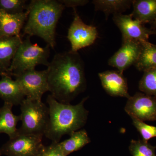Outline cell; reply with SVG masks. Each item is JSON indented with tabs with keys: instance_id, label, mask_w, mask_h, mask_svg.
<instances>
[{
	"instance_id": "52a82bcc",
	"label": "cell",
	"mask_w": 156,
	"mask_h": 156,
	"mask_svg": "<svg viewBox=\"0 0 156 156\" xmlns=\"http://www.w3.org/2000/svg\"><path fill=\"white\" fill-rule=\"evenodd\" d=\"M26 98L42 101L43 95L49 91L48 70L31 69L14 76Z\"/></svg>"
},
{
	"instance_id": "8fae6325",
	"label": "cell",
	"mask_w": 156,
	"mask_h": 156,
	"mask_svg": "<svg viewBox=\"0 0 156 156\" xmlns=\"http://www.w3.org/2000/svg\"><path fill=\"white\" fill-rule=\"evenodd\" d=\"M141 49V43L136 41H122L121 48L108 59V64L121 73L136 63Z\"/></svg>"
},
{
	"instance_id": "603a6c76",
	"label": "cell",
	"mask_w": 156,
	"mask_h": 156,
	"mask_svg": "<svg viewBox=\"0 0 156 156\" xmlns=\"http://www.w3.org/2000/svg\"><path fill=\"white\" fill-rule=\"evenodd\" d=\"M25 0H0V10L8 14H20L27 9Z\"/></svg>"
},
{
	"instance_id": "5bb4252c",
	"label": "cell",
	"mask_w": 156,
	"mask_h": 156,
	"mask_svg": "<svg viewBox=\"0 0 156 156\" xmlns=\"http://www.w3.org/2000/svg\"><path fill=\"white\" fill-rule=\"evenodd\" d=\"M22 41L21 37H0V75H9L12 60Z\"/></svg>"
},
{
	"instance_id": "d6986e66",
	"label": "cell",
	"mask_w": 156,
	"mask_h": 156,
	"mask_svg": "<svg viewBox=\"0 0 156 156\" xmlns=\"http://www.w3.org/2000/svg\"><path fill=\"white\" fill-rule=\"evenodd\" d=\"M133 0H94L92 3L96 11H101L105 14L107 20L111 14H122L130 9Z\"/></svg>"
},
{
	"instance_id": "8992f818",
	"label": "cell",
	"mask_w": 156,
	"mask_h": 156,
	"mask_svg": "<svg viewBox=\"0 0 156 156\" xmlns=\"http://www.w3.org/2000/svg\"><path fill=\"white\" fill-rule=\"evenodd\" d=\"M41 136L17 134L0 148V155L37 156L45 146Z\"/></svg>"
},
{
	"instance_id": "ac0fdd59",
	"label": "cell",
	"mask_w": 156,
	"mask_h": 156,
	"mask_svg": "<svg viewBox=\"0 0 156 156\" xmlns=\"http://www.w3.org/2000/svg\"><path fill=\"white\" fill-rule=\"evenodd\" d=\"M69 136V139L59 142V146L65 156L80 150L91 142V140L85 129L74 131L71 133Z\"/></svg>"
},
{
	"instance_id": "4fadbf2b",
	"label": "cell",
	"mask_w": 156,
	"mask_h": 156,
	"mask_svg": "<svg viewBox=\"0 0 156 156\" xmlns=\"http://www.w3.org/2000/svg\"><path fill=\"white\" fill-rule=\"evenodd\" d=\"M27 10L20 14H11L0 10V37H21L20 31L27 20Z\"/></svg>"
},
{
	"instance_id": "6da1fadb",
	"label": "cell",
	"mask_w": 156,
	"mask_h": 156,
	"mask_svg": "<svg viewBox=\"0 0 156 156\" xmlns=\"http://www.w3.org/2000/svg\"><path fill=\"white\" fill-rule=\"evenodd\" d=\"M48 67L49 91L58 102L69 103L86 90L84 64L78 52L56 53Z\"/></svg>"
},
{
	"instance_id": "5b68a950",
	"label": "cell",
	"mask_w": 156,
	"mask_h": 156,
	"mask_svg": "<svg viewBox=\"0 0 156 156\" xmlns=\"http://www.w3.org/2000/svg\"><path fill=\"white\" fill-rule=\"evenodd\" d=\"M30 37L27 36L17 49L9 68L8 75L15 76L26 71L35 69L38 65L48 66L50 54V46L44 48L33 44Z\"/></svg>"
},
{
	"instance_id": "484cf974",
	"label": "cell",
	"mask_w": 156,
	"mask_h": 156,
	"mask_svg": "<svg viewBox=\"0 0 156 156\" xmlns=\"http://www.w3.org/2000/svg\"><path fill=\"white\" fill-rule=\"evenodd\" d=\"M59 1L64 5L65 7H69L73 9H76L78 6L85 5L89 2L87 0H62Z\"/></svg>"
},
{
	"instance_id": "30bf717a",
	"label": "cell",
	"mask_w": 156,
	"mask_h": 156,
	"mask_svg": "<svg viewBox=\"0 0 156 156\" xmlns=\"http://www.w3.org/2000/svg\"><path fill=\"white\" fill-rule=\"evenodd\" d=\"M131 118L144 122L156 120V97L137 92L128 98L125 108Z\"/></svg>"
},
{
	"instance_id": "ffe728a7",
	"label": "cell",
	"mask_w": 156,
	"mask_h": 156,
	"mask_svg": "<svg viewBox=\"0 0 156 156\" xmlns=\"http://www.w3.org/2000/svg\"><path fill=\"white\" fill-rule=\"evenodd\" d=\"M139 57L134 65L140 71L156 67V45L148 41H142Z\"/></svg>"
},
{
	"instance_id": "cb8c5ba5",
	"label": "cell",
	"mask_w": 156,
	"mask_h": 156,
	"mask_svg": "<svg viewBox=\"0 0 156 156\" xmlns=\"http://www.w3.org/2000/svg\"><path fill=\"white\" fill-rule=\"evenodd\" d=\"M131 118L133 125L142 136L144 140L148 142L149 140L156 137V126L147 125L135 118Z\"/></svg>"
},
{
	"instance_id": "9a60e30c",
	"label": "cell",
	"mask_w": 156,
	"mask_h": 156,
	"mask_svg": "<svg viewBox=\"0 0 156 156\" xmlns=\"http://www.w3.org/2000/svg\"><path fill=\"white\" fill-rule=\"evenodd\" d=\"M0 80V98L5 102L20 105L25 98L21 87L16 80L8 75L2 76Z\"/></svg>"
},
{
	"instance_id": "7a4b0ae2",
	"label": "cell",
	"mask_w": 156,
	"mask_h": 156,
	"mask_svg": "<svg viewBox=\"0 0 156 156\" xmlns=\"http://www.w3.org/2000/svg\"><path fill=\"white\" fill-rule=\"evenodd\" d=\"M88 98H84L76 105H71L58 102L51 95H48L49 120L45 136L52 142H59L62 136L69 135L83 127L89 114L84 107Z\"/></svg>"
},
{
	"instance_id": "277c9868",
	"label": "cell",
	"mask_w": 156,
	"mask_h": 156,
	"mask_svg": "<svg viewBox=\"0 0 156 156\" xmlns=\"http://www.w3.org/2000/svg\"><path fill=\"white\" fill-rule=\"evenodd\" d=\"M21 126L17 134L43 137L49 120L48 106L42 101L25 98L20 105Z\"/></svg>"
},
{
	"instance_id": "44dd1931",
	"label": "cell",
	"mask_w": 156,
	"mask_h": 156,
	"mask_svg": "<svg viewBox=\"0 0 156 156\" xmlns=\"http://www.w3.org/2000/svg\"><path fill=\"white\" fill-rule=\"evenodd\" d=\"M138 88L144 94L156 97V67L144 72Z\"/></svg>"
},
{
	"instance_id": "9c48e42d",
	"label": "cell",
	"mask_w": 156,
	"mask_h": 156,
	"mask_svg": "<svg viewBox=\"0 0 156 156\" xmlns=\"http://www.w3.org/2000/svg\"><path fill=\"white\" fill-rule=\"evenodd\" d=\"M112 19L122 33V41H148L151 35L156 34V30L147 28L130 15L115 14L113 15Z\"/></svg>"
},
{
	"instance_id": "7c38bea8",
	"label": "cell",
	"mask_w": 156,
	"mask_h": 156,
	"mask_svg": "<svg viewBox=\"0 0 156 156\" xmlns=\"http://www.w3.org/2000/svg\"><path fill=\"white\" fill-rule=\"evenodd\" d=\"M103 89L112 96L129 98L127 79L119 71L107 70L98 73Z\"/></svg>"
},
{
	"instance_id": "ba28073f",
	"label": "cell",
	"mask_w": 156,
	"mask_h": 156,
	"mask_svg": "<svg viewBox=\"0 0 156 156\" xmlns=\"http://www.w3.org/2000/svg\"><path fill=\"white\" fill-rule=\"evenodd\" d=\"M74 9L73 20L70 26L67 38L71 45V51L77 52L82 48L89 47L95 43L98 37L95 27L86 24Z\"/></svg>"
},
{
	"instance_id": "3957f363",
	"label": "cell",
	"mask_w": 156,
	"mask_h": 156,
	"mask_svg": "<svg viewBox=\"0 0 156 156\" xmlns=\"http://www.w3.org/2000/svg\"><path fill=\"white\" fill-rule=\"evenodd\" d=\"M65 8L59 1L32 0L27 5L29 14L23 28V35L36 36L52 48L56 45V29Z\"/></svg>"
},
{
	"instance_id": "2e32d148",
	"label": "cell",
	"mask_w": 156,
	"mask_h": 156,
	"mask_svg": "<svg viewBox=\"0 0 156 156\" xmlns=\"http://www.w3.org/2000/svg\"><path fill=\"white\" fill-rule=\"evenodd\" d=\"M133 10L130 14L133 19L144 23L156 20V0H133Z\"/></svg>"
},
{
	"instance_id": "e0dca14e",
	"label": "cell",
	"mask_w": 156,
	"mask_h": 156,
	"mask_svg": "<svg viewBox=\"0 0 156 156\" xmlns=\"http://www.w3.org/2000/svg\"><path fill=\"white\" fill-rule=\"evenodd\" d=\"M13 106L12 104L4 102V105L0 108V133L8 134L9 138L17 134V123L20 121V116L13 114Z\"/></svg>"
},
{
	"instance_id": "4316f807",
	"label": "cell",
	"mask_w": 156,
	"mask_h": 156,
	"mask_svg": "<svg viewBox=\"0 0 156 156\" xmlns=\"http://www.w3.org/2000/svg\"><path fill=\"white\" fill-rule=\"evenodd\" d=\"M151 24L152 25V29L156 30V20Z\"/></svg>"
},
{
	"instance_id": "7402d4cb",
	"label": "cell",
	"mask_w": 156,
	"mask_h": 156,
	"mask_svg": "<svg viewBox=\"0 0 156 156\" xmlns=\"http://www.w3.org/2000/svg\"><path fill=\"white\" fill-rule=\"evenodd\" d=\"M156 146L151 145L143 140H132L129 150L133 156H156Z\"/></svg>"
},
{
	"instance_id": "83f0119b",
	"label": "cell",
	"mask_w": 156,
	"mask_h": 156,
	"mask_svg": "<svg viewBox=\"0 0 156 156\" xmlns=\"http://www.w3.org/2000/svg\"><path fill=\"white\" fill-rule=\"evenodd\" d=\"M0 156H1V155H0Z\"/></svg>"
},
{
	"instance_id": "d4e9b609",
	"label": "cell",
	"mask_w": 156,
	"mask_h": 156,
	"mask_svg": "<svg viewBox=\"0 0 156 156\" xmlns=\"http://www.w3.org/2000/svg\"><path fill=\"white\" fill-rule=\"evenodd\" d=\"M37 156H65L59 145V142H52L50 145L44 146Z\"/></svg>"
}]
</instances>
